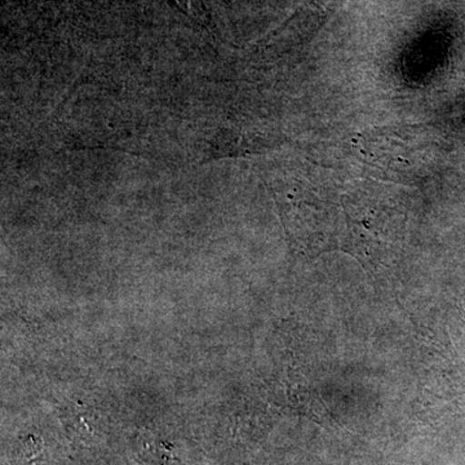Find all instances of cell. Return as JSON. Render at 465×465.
<instances>
[{
    "mask_svg": "<svg viewBox=\"0 0 465 465\" xmlns=\"http://www.w3.org/2000/svg\"><path fill=\"white\" fill-rule=\"evenodd\" d=\"M185 16L191 18L198 25L210 29L211 15L204 5L203 0H171Z\"/></svg>",
    "mask_w": 465,
    "mask_h": 465,
    "instance_id": "1",
    "label": "cell"
}]
</instances>
